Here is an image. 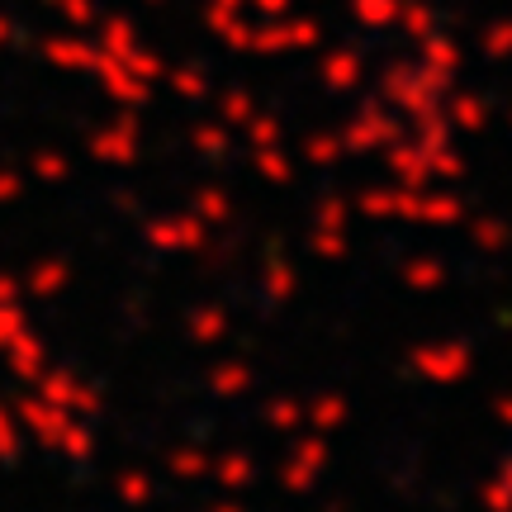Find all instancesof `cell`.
Here are the masks:
<instances>
[{
	"label": "cell",
	"mask_w": 512,
	"mask_h": 512,
	"mask_svg": "<svg viewBox=\"0 0 512 512\" xmlns=\"http://www.w3.org/2000/svg\"><path fill=\"white\" fill-rule=\"evenodd\" d=\"M5 399L15 403L19 432H24L29 446L57 456L62 465H91L95 460V451H100V432H95L91 418H76V413H67V408L38 399L34 389H24V384H15Z\"/></svg>",
	"instance_id": "6da1fadb"
},
{
	"label": "cell",
	"mask_w": 512,
	"mask_h": 512,
	"mask_svg": "<svg viewBox=\"0 0 512 512\" xmlns=\"http://www.w3.org/2000/svg\"><path fill=\"white\" fill-rule=\"evenodd\" d=\"M408 370L422 384H460L470 370V347L465 342H422L408 351Z\"/></svg>",
	"instance_id": "cb8c5ba5"
},
{
	"label": "cell",
	"mask_w": 512,
	"mask_h": 512,
	"mask_svg": "<svg viewBox=\"0 0 512 512\" xmlns=\"http://www.w3.org/2000/svg\"><path fill=\"white\" fill-rule=\"evenodd\" d=\"M233 328H238V318L228 309V299L219 294H200V299H190L176 318V332H181V342L190 351H219L233 342Z\"/></svg>",
	"instance_id": "8fae6325"
},
{
	"label": "cell",
	"mask_w": 512,
	"mask_h": 512,
	"mask_svg": "<svg viewBox=\"0 0 512 512\" xmlns=\"http://www.w3.org/2000/svg\"><path fill=\"white\" fill-rule=\"evenodd\" d=\"M24 299V290H19V271L15 266H0V304H19ZM29 304V299H24Z\"/></svg>",
	"instance_id": "b9f144b4"
},
{
	"label": "cell",
	"mask_w": 512,
	"mask_h": 512,
	"mask_svg": "<svg viewBox=\"0 0 512 512\" xmlns=\"http://www.w3.org/2000/svg\"><path fill=\"white\" fill-rule=\"evenodd\" d=\"M399 114L384 105L380 95H351L342 119H337V138L347 147L351 162H361V157H380L384 147L399 138Z\"/></svg>",
	"instance_id": "9c48e42d"
},
{
	"label": "cell",
	"mask_w": 512,
	"mask_h": 512,
	"mask_svg": "<svg viewBox=\"0 0 512 512\" xmlns=\"http://www.w3.org/2000/svg\"><path fill=\"white\" fill-rule=\"evenodd\" d=\"M294 162L304 171H342L351 166L347 147L337 138V124H304L294 133Z\"/></svg>",
	"instance_id": "83f0119b"
},
{
	"label": "cell",
	"mask_w": 512,
	"mask_h": 512,
	"mask_svg": "<svg viewBox=\"0 0 512 512\" xmlns=\"http://www.w3.org/2000/svg\"><path fill=\"white\" fill-rule=\"evenodd\" d=\"M351 422H356V399L342 384H318L304 389V427L323 432V437H342Z\"/></svg>",
	"instance_id": "7402d4cb"
},
{
	"label": "cell",
	"mask_w": 512,
	"mask_h": 512,
	"mask_svg": "<svg viewBox=\"0 0 512 512\" xmlns=\"http://www.w3.org/2000/svg\"><path fill=\"white\" fill-rule=\"evenodd\" d=\"M209 57H166V72H162V86H157V91L171 95L185 110H204V105L214 100V91H219V72H214Z\"/></svg>",
	"instance_id": "2e32d148"
},
{
	"label": "cell",
	"mask_w": 512,
	"mask_h": 512,
	"mask_svg": "<svg viewBox=\"0 0 512 512\" xmlns=\"http://www.w3.org/2000/svg\"><path fill=\"white\" fill-rule=\"evenodd\" d=\"M242 166L247 176L271 190H285V185L299 181V162H294V147L290 143H275V147H242Z\"/></svg>",
	"instance_id": "f546056e"
},
{
	"label": "cell",
	"mask_w": 512,
	"mask_h": 512,
	"mask_svg": "<svg viewBox=\"0 0 512 512\" xmlns=\"http://www.w3.org/2000/svg\"><path fill=\"white\" fill-rule=\"evenodd\" d=\"M441 280H446V266H441L437 256L413 252L399 261V285L408 294H432V290H441Z\"/></svg>",
	"instance_id": "e575fe53"
},
{
	"label": "cell",
	"mask_w": 512,
	"mask_h": 512,
	"mask_svg": "<svg viewBox=\"0 0 512 512\" xmlns=\"http://www.w3.org/2000/svg\"><path fill=\"white\" fill-rule=\"evenodd\" d=\"M19 166H24L34 190H57V185H67L76 176V157L67 143H34L19 157Z\"/></svg>",
	"instance_id": "f1b7e54d"
},
{
	"label": "cell",
	"mask_w": 512,
	"mask_h": 512,
	"mask_svg": "<svg viewBox=\"0 0 512 512\" xmlns=\"http://www.w3.org/2000/svg\"><path fill=\"white\" fill-rule=\"evenodd\" d=\"M418 62H427V67H432V72H446V76H456V67H460V48L456 43H451V38L446 34H437V29H432V34L427 38H418Z\"/></svg>",
	"instance_id": "d590c367"
},
{
	"label": "cell",
	"mask_w": 512,
	"mask_h": 512,
	"mask_svg": "<svg viewBox=\"0 0 512 512\" xmlns=\"http://www.w3.org/2000/svg\"><path fill=\"white\" fill-rule=\"evenodd\" d=\"M91 43H95V38H91ZM86 81H91V91L100 95L110 110H143L147 100L157 95V86H147V81L128 67L124 57L100 53V48H95V62H91V72H86Z\"/></svg>",
	"instance_id": "7c38bea8"
},
{
	"label": "cell",
	"mask_w": 512,
	"mask_h": 512,
	"mask_svg": "<svg viewBox=\"0 0 512 512\" xmlns=\"http://www.w3.org/2000/svg\"><path fill=\"white\" fill-rule=\"evenodd\" d=\"M34 57L62 76H86L95 62V43H91V34H81V29L53 24V29H43V34L34 38Z\"/></svg>",
	"instance_id": "d6986e66"
},
{
	"label": "cell",
	"mask_w": 512,
	"mask_h": 512,
	"mask_svg": "<svg viewBox=\"0 0 512 512\" xmlns=\"http://www.w3.org/2000/svg\"><path fill=\"white\" fill-rule=\"evenodd\" d=\"M451 119H456V124H465V128H479V124H484V105H479V100H470V95H456V100H451Z\"/></svg>",
	"instance_id": "ab89813d"
},
{
	"label": "cell",
	"mask_w": 512,
	"mask_h": 512,
	"mask_svg": "<svg viewBox=\"0 0 512 512\" xmlns=\"http://www.w3.org/2000/svg\"><path fill=\"white\" fill-rule=\"evenodd\" d=\"M195 15H200L204 34L214 38V48L242 57V48H247V24H252L247 0H195Z\"/></svg>",
	"instance_id": "603a6c76"
},
{
	"label": "cell",
	"mask_w": 512,
	"mask_h": 512,
	"mask_svg": "<svg viewBox=\"0 0 512 512\" xmlns=\"http://www.w3.org/2000/svg\"><path fill=\"white\" fill-rule=\"evenodd\" d=\"M76 143L95 171H133L143 162V110H105Z\"/></svg>",
	"instance_id": "ba28073f"
},
{
	"label": "cell",
	"mask_w": 512,
	"mask_h": 512,
	"mask_svg": "<svg viewBox=\"0 0 512 512\" xmlns=\"http://www.w3.org/2000/svg\"><path fill=\"white\" fill-rule=\"evenodd\" d=\"M451 86L446 72H432L427 62H413V57H399V53H384L380 62V76H375V95L384 105L403 119H427V114H441V95Z\"/></svg>",
	"instance_id": "3957f363"
},
{
	"label": "cell",
	"mask_w": 512,
	"mask_h": 512,
	"mask_svg": "<svg viewBox=\"0 0 512 512\" xmlns=\"http://www.w3.org/2000/svg\"><path fill=\"white\" fill-rule=\"evenodd\" d=\"M238 143H242V147H275V143H290V124H285V114L275 110V105H256V114L238 128Z\"/></svg>",
	"instance_id": "836d02e7"
},
{
	"label": "cell",
	"mask_w": 512,
	"mask_h": 512,
	"mask_svg": "<svg viewBox=\"0 0 512 512\" xmlns=\"http://www.w3.org/2000/svg\"><path fill=\"white\" fill-rule=\"evenodd\" d=\"M209 460H214V446L195 437H176L162 446L157 456V475L166 484H209Z\"/></svg>",
	"instance_id": "4316f807"
},
{
	"label": "cell",
	"mask_w": 512,
	"mask_h": 512,
	"mask_svg": "<svg viewBox=\"0 0 512 512\" xmlns=\"http://www.w3.org/2000/svg\"><path fill=\"white\" fill-rule=\"evenodd\" d=\"M133 238L143 252L171 261V256H200L214 238V228L190 204H162V209H147L133 219Z\"/></svg>",
	"instance_id": "8992f818"
},
{
	"label": "cell",
	"mask_w": 512,
	"mask_h": 512,
	"mask_svg": "<svg viewBox=\"0 0 512 512\" xmlns=\"http://www.w3.org/2000/svg\"><path fill=\"white\" fill-rule=\"evenodd\" d=\"M460 219V200L446 190H427V185H399L394 181V223H413V228H446Z\"/></svg>",
	"instance_id": "ac0fdd59"
},
{
	"label": "cell",
	"mask_w": 512,
	"mask_h": 512,
	"mask_svg": "<svg viewBox=\"0 0 512 512\" xmlns=\"http://www.w3.org/2000/svg\"><path fill=\"white\" fill-rule=\"evenodd\" d=\"M185 147H190L214 176H223L228 166L238 162V133H233L228 124H219L214 114H204V110H195L190 119H185Z\"/></svg>",
	"instance_id": "44dd1931"
},
{
	"label": "cell",
	"mask_w": 512,
	"mask_h": 512,
	"mask_svg": "<svg viewBox=\"0 0 512 512\" xmlns=\"http://www.w3.org/2000/svg\"><path fill=\"white\" fill-rule=\"evenodd\" d=\"M29 389H34L38 399H48V403H57V408L76 413V418H91L95 422L100 413H105V389H100V384H95L81 366H72V361H57V356L48 361V370H43Z\"/></svg>",
	"instance_id": "30bf717a"
},
{
	"label": "cell",
	"mask_w": 512,
	"mask_h": 512,
	"mask_svg": "<svg viewBox=\"0 0 512 512\" xmlns=\"http://www.w3.org/2000/svg\"><path fill=\"white\" fill-rule=\"evenodd\" d=\"M299 10V0H247V15L252 19H275V15H290Z\"/></svg>",
	"instance_id": "60d3db41"
},
{
	"label": "cell",
	"mask_w": 512,
	"mask_h": 512,
	"mask_svg": "<svg viewBox=\"0 0 512 512\" xmlns=\"http://www.w3.org/2000/svg\"><path fill=\"white\" fill-rule=\"evenodd\" d=\"M299 5H309V10H313V5H323V0H299Z\"/></svg>",
	"instance_id": "ee69618b"
},
{
	"label": "cell",
	"mask_w": 512,
	"mask_h": 512,
	"mask_svg": "<svg viewBox=\"0 0 512 512\" xmlns=\"http://www.w3.org/2000/svg\"><path fill=\"white\" fill-rule=\"evenodd\" d=\"M375 34H342V38H328L318 53H309V72L318 81V91L332 95V100H351L361 95L370 76V57L384 53L380 43H370Z\"/></svg>",
	"instance_id": "52a82bcc"
},
{
	"label": "cell",
	"mask_w": 512,
	"mask_h": 512,
	"mask_svg": "<svg viewBox=\"0 0 512 512\" xmlns=\"http://www.w3.org/2000/svg\"><path fill=\"white\" fill-rule=\"evenodd\" d=\"M195 512H204V508H195Z\"/></svg>",
	"instance_id": "f6af8a7d"
},
{
	"label": "cell",
	"mask_w": 512,
	"mask_h": 512,
	"mask_svg": "<svg viewBox=\"0 0 512 512\" xmlns=\"http://www.w3.org/2000/svg\"><path fill=\"white\" fill-rule=\"evenodd\" d=\"M351 181H328L318 185V195L309 200V214H304V228H299V247L309 261L318 266H337L351 256V242H356V209H351Z\"/></svg>",
	"instance_id": "7a4b0ae2"
},
{
	"label": "cell",
	"mask_w": 512,
	"mask_h": 512,
	"mask_svg": "<svg viewBox=\"0 0 512 512\" xmlns=\"http://www.w3.org/2000/svg\"><path fill=\"white\" fill-rule=\"evenodd\" d=\"M332 460H337V446L332 437L323 432H309V427H299L294 437H285L275 446L271 465H266V479H271L275 489L285 498H309L323 489V479H328Z\"/></svg>",
	"instance_id": "277c9868"
},
{
	"label": "cell",
	"mask_w": 512,
	"mask_h": 512,
	"mask_svg": "<svg viewBox=\"0 0 512 512\" xmlns=\"http://www.w3.org/2000/svg\"><path fill=\"white\" fill-rule=\"evenodd\" d=\"M394 29L418 43V38H427L432 29H437V10H432L427 0H403V5H399V24H394Z\"/></svg>",
	"instance_id": "74e56055"
},
{
	"label": "cell",
	"mask_w": 512,
	"mask_h": 512,
	"mask_svg": "<svg viewBox=\"0 0 512 512\" xmlns=\"http://www.w3.org/2000/svg\"><path fill=\"white\" fill-rule=\"evenodd\" d=\"M304 290V266L290 247H261L252 261V294L266 309H285Z\"/></svg>",
	"instance_id": "5bb4252c"
},
{
	"label": "cell",
	"mask_w": 512,
	"mask_h": 512,
	"mask_svg": "<svg viewBox=\"0 0 512 512\" xmlns=\"http://www.w3.org/2000/svg\"><path fill=\"white\" fill-rule=\"evenodd\" d=\"M76 285V261L57 247H43V252H29L24 266H19V290L29 304H53Z\"/></svg>",
	"instance_id": "9a60e30c"
},
{
	"label": "cell",
	"mask_w": 512,
	"mask_h": 512,
	"mask_svg": "<svg viewBox=\"0 0 512 512\" xmlns=\"http://www.w3.org/2000/svg\"><path fill=\"white\" fill-rule=\"evenodd\" d=\"M403 0H342V24L356 34H389L399 24Z\"/></svg>",
	"instance_id": "d6a6232c"
},
{
	"label": "cell",
	"mask_w": 512,
	"mask_h": 512,
	"mask_svg": "<svg viewBox=\"0 0 512 512\" xmlns=\"http://www.w3.org/2000/svg\"><path fill=\"white\" fill-rule=\"evenodd\" d=\"M48 361H53V342H48V332L38 328V318L29 323V328L19 332L10 347L0 351V366H5V375H10V384H29L48 370Z\"/></svg>",
	"instance_id": "d4e9b609"
},
{
	"label": "cell",
	"mask_w": 512,
	"mask_h": 512,
	"mask_svg": "<svg viewBox=\"0 0 512 512\" xmlns=\"http://www.w3.org/2000/svg\"><path fill=\"white\" fill-rule=\"evenodd\" d=\"M185 204L200 214L209 228H223V223L233 219V181L228 176H200V181L190 185V195H185Z\"/></svg>",
	"instance_id": "4dcf8cb0"
},
{
	"label": "cell",
	"mask_w": 512,
	"mask_h": 512,
	"mask_svg": "<svg viewBox=\"0 0 512 512\" xmlns=\"http://www.w3.org/2000/svg\"><path fill=\"white\" fill-rule=\"evenodd\" d=\"M261 479H266V456L256 446H242V441L214 446V460H209V489L214 494H252Z\"/></svg>",
	"instance_id": "e0dca14e"
},
{
	"label": "cell",
	"mask_w": 512,
	"mask_h": 512,
	"mask_svg": "<svg viewBox=\"0 0 512 512\" xmlns=\"http://www.w3.org/2000/svg\"><path fill=\"white\" fill-rule=\"evenodd\" d=\"M256 105H261V95L252 91V81L228 76V81H219V91H214V100H209V114H214L219 124H228L233 133H238V128L256 114Z\"/></svg>",
	"instance_id": "1f68e13d"
},
{
	"label": "cell",
	"mask_w": 512,
	"mask_h": 512,
	"mask_svg": "<svg viewBox=\"0 0 512 512\" xmlns=\"http://www.w3.org/2000/svg\"><path fill=\"white\" fill-rule=\"evenodd\" d=\"M105 494H110L114 508L143 512L162 494V475L152 465H143V460H114L110 470H105Z\"/></svg>",
	"instance_id": "ffe728a7"
},
{
	"label": "cell",
	"mask_w": 512,
	"mask_h": 512,
	"mask_svg": "<svg viewBox=\"0 0 512 512\" xmlns=\"http://www.w3.org/2000/svg\"><path fill=\"white\" fill-rule=\"evenodd\" d=\"M252 413H256V427L266 432V437L285 441L294 437L299 427H304V394H294V389H256L252 394Z\"/></svg>",
	"instance_id": "484cf974"
},
{
	"label": "cell",
	"mask_w": 512,
	"mask_h": 512,
	"mask_svg": "<svg viewBox=\"0 0 512 512\" xmlns=\"http://www.w3.org/2000/svg\"><path fill=\"white\" fill-rule=\"evenodd\" d=\"M328 34H332V19L304 5V10H290V15L252 19V24H247V48H242V57H261V62H275V57H309L328 43Z\"/></svg>",
	"instance_id": "5b68a950"
},
{
	"label": "cell",
	"mask_w": 512,
	"mask_h": 512,
	"mask_svg": "<svg viewBox=\"0 0 512 512\" xmlns=\"http://www.w3.org/2000/svg\"><path fill=\"white\" fill-rule=\"evenodd\" d=\"M200 389L209 403H247L261 389V375H256V361L247 351H219L200 366Z\"/></svg>",
	"instance_id": "4fadbf2b"
},
{
	"label": "cell",
	"mask_w": 512,
	"mask_h": 512,
	"mask_svg": "<svg viewBox=\"0 0 512 512\" xmlns=\"http://www.w3.org/2000/svg\"><path fill=\"white\" fill-rule=\"evenodd\" d=\"M24 451H29V441H24V432H19L15 403L0 394V465H15Z\"/></svg>",
	"instance_id": "8d00e7d4"
},
{
	"label": "cell",
	"mask_w": 512,
	"mask_h": 512,
	"mask_svg": "<svg viewBox=\"0 0 512 512\" xmlns=\"http://www.w3.org/2000/svg\"><path fill=\"white\" fill-rule=\"evenodd\" d=\"M29 323H34V313H29V304H24V299H19V304H0V351L10 347V342H15Z\"/></svg>",
	"instance_id": "f35d334b"
},
{
	"label": "cell",
	"mask_w": 512,
	"mask_h": 512,
	"mask_svg": "<svg viewBox=\"0 0 512 512\" xmlns=\"http://www.w3.org/2000/svg\"><path fill=\"white\" fill-rule=\"evenodd\" d=\"M204 512H252V503H247L242 494H209Z\"/></svg>",
	"instance_id": "7bdbcfd3"
}]
</instances>
